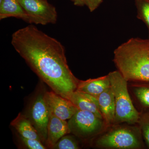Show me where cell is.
Returning a JSON list of instances; mask_svg holds the SVG:
<instances>
[{"mask_svg": "<svg viewBox=\"0 0 149 149\" xmlns=\"http://www.w3.org/2000/svg\"><path fill=\"white\" fill-rule=\"evenodd\" d=\"M11 44L52 91L68 100L76 91L79 80L70 69L60 42L30 24L14 32Z\"/></svg>", "mask_w": 149, "mask_h": 149, "instance_id": "cell-1", "label": "cell"}, {"mask_svg": "<svg viewBox=\"0 0 149 149\" xmlns=\"http://www.w3.org/2000/svg\"><path fill=\"white\" fill-rule=\"evenodd\" d=\"M113 61L128 83L149 82V40L130 38L115 49Z\"/></svg>", "mask_w": 149, "mask_h": 149, "instance_id": "cell-2", "label": "cell"}, {"mask_svg": "<svg viewBox=\"0 0 149 149\" xmlns=\"http://www.w3.org/2000/svg\"><path fill=\"white\" fill-rule=\"evenodd\" d=\"M108 75L115 102L113 125L122 123L138 124L141 113L133 105L128 91V82L118 70L109 72Z\"/></svg>", "mask_w": 149, "mask_h": 149, "instance_id": "cell-3", "label": "cell"}, {"mask_svg": "<svg viewBox=\"0 0 149 149\" xmlns=\"http://www.w3.org/2000/svg\"><path fill=\"white\" fill-rule=\"evenodd\" d=\"M99 137L95 145L104 149H138L142 147L140 127L116 125Z\"/></svg>", "mask_w": 149, "mask_h": 149, "instance_id": "cell-4", "label": "cell"}, {"mask_svg": "<svg viewBox=\"0 0 149 149\" xmlns=\"http://www.w3.org/2000/svg\"><path fill=\"white\" fill-rule=\"evenodd\" d=\"M68 123L70 133L84 140L93 138L107 127L103 118L91 112L78 109Z\"/></svg>", "mask_w": 149, "mask_h": 149, "instance_id": "cell-5", "label": "cell"}, {"mask_svg": "<svg viewBox=\"0 0 149 149\" xmlns=\"http://www.w3.org/2000/svg\"><path fill=\"white\" fill-rule=\"evenodd\" d=\"M30 19L31 24H55L57 13L47 0H18Z\"/></svg>", "mask_w": 149, "mask_h": 149, "instance_id": "cell-6", "label": "cell"}, {"mask_svg": "<svg viewBox=\"0 0 149 149\" xmlns=\"http://www.w3.org/2000/svg\"><path fill=\"white\" fill-rule=\"evenodd\" d=\"M44 93H39L33 99L27 116L37 130L41 141L46 143L49 112L44 99Z\"/></svg>", "mask_w": 149, "mask_h": 149, "instance_id": "cell-7", "label": "cell"}, {"mask_svg": "<svg viewBox=\"0 0 149 149\" xmlns=\"http://www.w3.org/2000/svg\"><path fill=\"white\" fill-rule=\"evenodd\" d=\"M44 99L49 112L62 120H69L78 110L70 100L52 91L45 92Z\"/></svg>", "mask_w": 149, "mask_h": 149, "instance_id": "cell-8", "label": "cell"}, {"mask_svg": "<svg viewBox=\"0 0 149 149\" xmlns=\"http://www.w3.org/2000/svg\"><path fill=\"white\" fill-rule=\"evenodd\" d=\"M70 133V131L68 122L49 112L47 137L45 143L47 148H52L62 137Z\"/></svg>", "mask_w": 149, "mask_h": 149, "instance_id": "cell-9", "label": "cell"}, {"mask_svg": "<svg viewBox=\"0 0 149 149\" xmlns=\"http://www.w3.org/2000/svg\"><path fill=\"white\" fill-rule=\"evenodd\" d=\"M100 110L107 127L114 125L115 117V102L111 87L97 97Z\"/></svg>", "mask_w": 149, "mask_h": 149, "instance_id": "cell-10", "label": "cell"}, {"mask_svg": "<svg viewBox=\"0 0 149 149\" xmlns=\"http://www.w3.org/2000/svg\"><path fill=\"white\" fill-rule=\"evenodd\" d=\"M68 100L78 110L91 112L103 119L100 110L97 98L76 91L71 94Z\"/></svg>", "mask_w": 149, "mask_h": 149, "instance_id": "cell-11", "label": "cell"}, {"mask_svg": "<svg viewBox=\"0 0 149 149\" xmlns=\"http://www.w3.org/2000/svg\"><path fill=\"white\" fill-rule=\"evenodd\" d=\"M110 87L108 74L102 77L79 80L76 91L91 95L97 98L103 92Z\"/></svg>", "mask_w": 149, "mask_h": 149, "instance_id": "cell-12", "label": "cell"}, {"mask_svg": "<svg viewBox=\"0 0 149 149\" xmlns=\"http://www.w3.org/2000/svg\"><path fill=\"white\" fill-rule=\"evenodd\" d=\"M14 17L31 24L29 17L18 0H2L0 3V19Z\"/></svg>", "mask_w": 149, "mask_h": 149, "instance_id": "cell-13", "label": "cell"}, {"mask_svg": "<svg viewBox=\"0 0 149 149\" xmlns=\"http://www.w3.org/2000/svg\"><path fill=\"white\" fill-rule=\"evenodd\" d=\"M20 136L41 141L40 136L27 116L19 113L10 123Z\"/></svg>", "mask_w": 149, "mask_h": 149, "instance_id": "cell-14", "label": "cell"}, {"mask_svg": "<svg viewBox=\"0 0 149 149\" xmlns=\"http://www.w3.org/2000/svg\"><path fill=\"white\" fill-rule=\"evenodd\" d=\"M128 87L134 98L144 108H149V85L143 82H129Z\"/></svg>", "mask_w": 149, "mask_h": 149, "instance_id": "cell-15", "label": "cell"}, {"mask_svg": "<svg viewBox=\"0 0 149 149\" xmlns=\"http://www.w3.org/2000/svg\"><path fill=\"white\" fill-rule=\"evenodd\" d=\"M137 17L144 22L149 29V0H134Z\"/></svg>", "mask_w": 149, "mask_h": 149, "instance_id": "cell-16", "label": "cell"}, {"mask_svg": "<svg viewBox=\"0 0 149 149\" xmlns=\"http://www.w3.org/2000/svg\"><path fill=\"white\" fill-rule=\"evenodd\" d=\"M80 148L78 142L73 136L66 135L62 137L52 149H78Z\"/></svg>", "mask_w": 149, "mask_h": 149, "instance_id": "cell-17", "label": "cell"}, {"mask_svg": "<svg viewBox=\"0 0 149 149\" xmlns=\"http://www.w3.org/2000/svg\"><path fill=\"white\" fill-rule=\"evenodd\" d=\"M138 124L143 133L144 139L149 147V111L140 114Z\"/></svg>", "mask_w": 149, "mask_h": 149, "instance_id": "cell-18", "label": "cell"}, {"mask_svg": "<svg viewBox=\"0 0 149 149\" xmlns=\"http://www.w3.org/2000/svg\"><path fill=\"white\" fill-rule=\"evenodd\" d=\"M20 139L23 145L29 149H45L47 147L44 146L42 141L37 139H27L20 136Z\"/></svg>", "mask_w": 149, "mask_h": 149, "instance_id": "cell-19", "label": "cell"}, {"mask_svg": "<svg viewBox=\"0 0 149 149\" xmlns=\"http://www.w3.org/2000/svg\"><path fill=\"white\" fill-rule=\"evenodd\" d=\"M102 2L103 0H87L86 6L89 10L93 12L99 7Z\"/></svg>", "mask_w": 149, "mask_h": 149, "instance_id": "cell-20", "label": "cell"}, {"mask_svg": "<svg viewBox=\"0 0 149 149\" xmlns=\"http://www.w3.org/2000/svg\"><path fill=\"white\" fill-rule=\"evenodd\" d=\"M74 5L77 6H86L87 0H71Z\"/></svg>", "mask_w": 149, "mask_h": 149, "instance_id": "cell-21", "label": "cell"}]
</instances>
